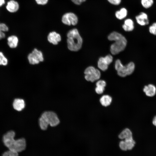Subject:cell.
Listing matches in <instances>:
<instances>
[{
    "label": "cell",
    "instance_id": "cell-1",
    "mask_svg": "<svg viewBox=\"0 0 156 156\" xmlns=\"http://www.w3.org/2000/svg\"><path fill=\"white\" fill-rule=\"evenodd\" d=\"M15 135L14 132L12 131L7 132L3 137V143L9 150L18 153L22 152L26 148V140L24 138L15 140Z\"/></svg>",
    "mask_w": 156,
    "mask_h": 156
},
{
    "label": "cell",
    "instance_id": "cell-2",
    "mask_svg": "<svg viewBox=\"0 0 156 156\" xmlns=\"http://www.w3.org/2000/svg\"><path fill=\"white\" fill-rule=\"evenodd\" d=\"M108 39L115 42L110 47V51L113 55H116L123 51L127 44L126 38L120 34L116 31L111 33L108 36Z\"/></svg>",
    "mask_w": 156,
    "mask_h": 156
},
{
    "label": "cell",
    "instance_id": "cell-3",
    "mask_svg": "<svg viewBox=\"0 0 156 156\" xmlns=\"http://www.w3.org/2000/svg\"><path fill=\"white\" fill-rule=\"evenodd\" d=\"M39 122L40 127L42 130L47 129L49 125L51 127H55L60 122L57 114L51 111L43 112L40 118Z\"/></svg>",
    "mask_w": 156,
    "mask_h": 156
},
{
    "label": "cell",
    "instance_id": "cell-4",
    "mask_svg": "<svg viewBox=\"0 0 156 156\" xmlns=\"http://www.w3.org/2000/svg\"><path fill=\"white\" fill-rule=\"evenodd\" d=\"M67 42L68 49L72 51H77L81 48L83 40L78 30L73 29L70 30L67 35Z\"/></svg>",
    "mask_w": 156,
    "mask_h": 156
},
{
    "label": "cell",
    "instance_id": "cell-5",
    "mask_svg": "<svg viewBox=\"0 0 156 156\" xmlns=\"http://www.w3.org/2000/svg\"><path fill=\"white\" fill-rule=\"evenodd\" d=\"M115 68L118 75L122 77L131 74L133 72L135 65L132 62H130L127 65L124 66L119 60H117L115 63Z\"/></svg>",
    "mask_w": 156,
    "mask_h": 156
},
{
    "label": "cell",
    "instance_id": "cell-6",
    "mask_svg": "<svg viewBox=\"0 0 156 156\" xmlns=\"http://www.w3.org/2000/svg\"><path fill=\"white\" fill-rule=\"evenodd\" d=\"M84 73L85 79L91 82L99 80L101 77L99 70L92 66L87 67L84 71Z\"/></svg>",
    "mask_w": 156,
    "mask_h": 156
},
{
    "label": "cell",
    "instance_id": "cell-7",
    "mask_svg": "<svg viewBox=\"0 0 156 156\" xmlns=\"http://www.w3.org/2000/svg\"><path fill=\"white\" fill-rule=\"evenodd\" d=\"M27 58L29 63L33 65L38 64L44 60L42 53L36 48L28 55Z\"/></svg>",
    "mask_w": 156,
    "mask_h": 156
},
{
    "label": "cell",
    "instance_id": "cell-8",
    "mask_svg": "<svg viewBox=\"0 0 156 156\" xmlns=\"http://www.w3.org/2000/svg\"><path fill=\"white\" fill-rule=\"evenodd\" d=\"M77 16L72 12H68L64 14L62 18V23L66 25H75L78 22Z\"/></svg>",
    "mask_w": 156,
    "mask_h": 156
},
{
    "label": "cell",
    "instance_id": "cell-9",
    "mask_svg": "<svg viewBox=\"0 0 156 156\" xmlns=\"http://www.w3.org/2000/svg\"><path fill=\"white\" fill-rule=\"evenodd\" d=\"M113 57L110 55H106L104 57H100L98 62L99 68L103 71L106 70L108 66L112 62Z\"/></svg>",
    "mask_w": 156,
    "mask_h": 156
},
{
    "label": "cell",
    "instance_id": "cell-10",
    "mask_svg": "<svg viewBox=\"0 0 156 156\" xmlns=\"http://www.w3.org/2000/svg\"><path fill=\"white\" fill-rule=\"evenodd\" d=\"M137 23L142 26L147 25L149 23L148 16L146 13L141 12L135 17Z\"/></svg>",
    "mask_w": 156,
    "mask_h": 156
},
{
    "label": "cell",
    "instance_id": "cell-11",
    "mask_svg": "<svg viewBox=\"0 0 156 156\" xmlns=\"http://www.w3.org/2000/svg\"><path fill=\"white\" fill-rule=\"evenodd\" d=\"M135 143L133 139L123 140L120 142L119 146L123 151L131 150L134 147Z\"/></svg>",
    "mask_w": 156,
    "mask_h": 156
},
{
    "label": "cell",
    "instance_id": "cell-12",
    "mask_svg": "<svg viewBox=\"0 0 156 156\" xmlns=\"http://www.w3.org/2000/svg\"><path fill=\"white\" fill-rule=\"evenodd\" d=\"M48 41L54 45H57L61 40V36L60 34L55 31L50 32L47 36Z\"/></svg>",
    "mask_w": 156,
    "mask_h": 156
},
{
    "label": "cell",
    "instance_id": "cell-13",
    "mask_svg": "<svg viewBox=\"0 0 156 156\" xmlns=\"http://www.w3.org/2000/svg\"><path fill=\"white\" fill-rule=\"evenodd\" d=\"M6 8L9 12L14 13L18 10L19 5L16 1L14 0H10L7 2Z\"/></svg>",
    "mask_w": 156,
    "mask_h": 156
},
{
    "label": "cell",
    "instance_id": "cell-14",
    "mask_svg": "<svg viewBox=\"0 0 156 156\" xmlns=\"http://www.w3.org/2000/svg\"><path fill=\"white\" fill-rule=\"evenodd\" d=\"M143 91L147 96L153 97L156 94V88L153 85L149 84L144 86Z\"/></svg>",
    "mask_w": 156,
    "mask_h": 156
},
{
    "label": "cell",
    "instance_id": "cell-15",
    "mask_svg": "<svg viewBox=\"0 0 156 156\" xmlns=\"http://www.w3.org/2000/svg\"><path fill=\"white\" fill-rule=\"evenodd\" d=\"M118 137L120 139L122 140L133 139L132 132L128 128L124 129L119 134Z\"/></svg>",
    "mask_w": 156,
    "mask_h": 156
},
{
    "label": "cell",
    "instance_id": "cell-16",
    "mask_svg": "<svg viewBox=\"0 0 156 156\" xmlns=\"http://www.w3.org/2000/svg\"><path fill=\"white\" fill-rule=\"evenodd\" d=\"M14 108L16 111H20L25 107V103L24 101L22 99H15L13 103Z\"/></svg>",
    "mask_w": 156,
    "mask_h": 156
},
{
    "label": "cell",
    "instance_id": "cell-17",
    "mask_svg": "<svg viewBox=\"0 0 156 156\" xmlns=\"http://www.w3.org/2000/svg\"><path fill=\"white\" fill-rule=\"evenodd\" d=\"M122 27L125 31H133L134 28L133 21L129 18L126 19L122 26Z\"/></svg>",
    "mask_w": 156,
    "mask_h": 156
},
{
    "label": "cell",
    "instance_id": "cell-18",
    "mask_svg": "<svg viewBox=\"0 0 156 156\" xmlns=\"http://www.w3.org/2000/svg\"><path fill=\"white\" fill-rule=\"evenodd\" d=\"M96 87L95 88L96 92L98 94L103 93L106 86L105 81L103 80H99L96 83Z\"/></svg>",
    "mask_w": 156,
    "mask_h": 156
},
{
    "label": "cell",
    "instance_id": "cell-19",
    "mask_svg": "<svg viewBox=\"0 0 156 156\" xmlns=\"http://www.w3.org/2000/svg\"><path fill=\"white\" fill-rule=\"evenodd\" d=\"M7 40L8 44L10 48L13 49L17 47L18 39L16 36L15 35L10 36L8 38Z\"/></svg>",
    "mask_w": 156,
    "mask_h": 156
},
{
    "label": "cell",
    "instance_id": "cell-20",
    "mask_svg": "<svg viewBox=\"0 0 156 156\" xmlns=\"http://www.w3.org/2000/svg\"><path fill=\"white\" fill-rule=\"evenodd\" d=\"M112 97L107 94L103 95L100 99V102L101 104L105 107L109 106L112 103Z\"/></svg>",
    "mask_w": 156,
    "mask_h": 156
},
{
    "label": "cell",
    "instance_id": "cell-21",
    "mask_svg": "<svg viewBox=\"0 0 156 156\" xmlns=\"http://www.w3.org/2000/svg\"><path fill=\"white\" fill-rule=\"evenodd\" d=\"M128 11L127 9L123 8L119 10L116 11L115 15L116 18L119 20L125 18L127 16Z\"/></svg>",
    "mask_w": 156,
    "mask_h": 156
},
{
    "label": "cell",
    "instance_id": "cell-22",
    "mask_svg": "<svg viewBox=\"0 0 156 156\" xmlns=\"http://www.w3.org/2000/svg\"><path fill=\"white\" fill-rule=\"evenodd\" d=\"M140 3L142 7L145 9H148L153 5L154 0H141Z\"/></svg>",
    "mask_w": 156,
    "mask_h": 156
},
{
    "label": "cell",
    "instance_id": "cell-23",
    "mask_svg": "<svg viewBox=\"0 0 156 156\" xmlns=\"http://www.w3.org/2000/svg\"><path fill=\"white\" fill-rule=\"evenodd\" d=\"M8 63V61L7 58L5 56L3 53L0 51V65L5 66Z\"/></svg>",
    "mask_w": 156,
    "mask_h": 156
},
{
    "label": "cell",
    "instance_id": "cell-24",
    "mask_svg": "<svg viewBox=\"0 0 156 156\" xmlns=\"http://www.w3.org/2000/svg\"><path fill=\"white\" fill-rule=\"evenodd\" d=\"M18 153L9 150L4 152L2 156H18Z\"/></svg>",
    "mask_w": 156,
    "mask_h": 156
},
{
    "label": "cell",
    "instance_id": "cell-25",
    "mask_svg": "<svg viewBox=\"0 0 156 156\" xmlns=\"http://www.w3.org/2000/svg\"><path fill=\"white\" fill-rule=\"evenodd\" d=\"M149 31L151 34L156 35V22L153 23L149 27Z\"/></svg>",
    "mask_w": 156,
    "mask_h": 156
},
{
    "label": "cell",
    "instance_id": "cell-26",
    "mask_svg": "<svg viewBox=\"0 0 156 156\" xmlns=\"http://www.w3.org/2000/svg\"><path fill=\"white\" fill-rule=\"evenodd\" d=\"M107 1L111 4L118 5L120 3L121 0H107Z\"/></svg>",
    "mask_w": 156,
    "mask_h": 156
},
{
    "label": "cell",
    "instance_id": "cell-27",
    "mask_svg": "<svg viewBox=\"0 0 156 156\" xmlns=\"http://www.w3.org/2000/svg\"><path fill=\"white\" fill-rule=\"evenodd\" d=\"M1 27L2 30L3 32H7L9 30L8 27L4 23H1Z\"/></svg>",
    "mask_w": 156,
    "mask_h": 156
},
{
    "label": "cell",
    "instance_id": "cell-28",
    "mask_svg": "<svg viewBox=\"0 0 156 156\" xmlns=\"http://www.w3.org/2000/svg\"><path fill=\"white\" fill-rule=\"evenodd\" d=\"M37 3L39 5H44L48 2V0H35Z\"/></svg>",
    "mask_w": 156,
    "mask_h": 156
},
{
    "label": "cell",
    "instance_id": "cell-29",
    "mask_svg": "<svg viewBox=\"0 0 156 156\" xmlns=\"http://www.w3.org/2000/svg\"><path fill=\"white\" fill-rule=\"evenodd\" d=\"M5 34L4 32L2 31L1 27V23H0V40L4 38Z\"/></svg>",
    "mask_w": 156,
    "mask_h": 156
},
{
    "label": "cell",
    "instance_id": "cell-30",
    "mask_svg": "<svg viewBox=\"0 0 156 156\" xmlns=\"http://www.w3.org/2000/svg\"><path fill=\"white\" fill-rule=\"evenodd\" d=\"M75 4L77 5L81 4L83 2H85L86 0H71Z\"/></svg>",
    "mask_w": 156,
    "mask_h": 156
},
{
    "label": "cell",
    "instance_id": "cell-31",
    "mask_svg": "<svg viewBox=\"0 0 156 156\" xmlns=\"http://www.w3.org/2000/svg\"><path fill=\"white\" fill-rule=\"evenodd\" d=\"M152 123L153 125L156 127V116L153 118Z\"/></svg>",
    "mask_w": 156,
    "mask_h": 156
},
{
    "label": "cell",
    "instance_id": "cell-32",
    "mask_svg": "<svg viewBox=\"0 0 156 156\" xmlns=\"http://www.w3.org/2000/svg\"><path fill=\"white\" fill-rule=\"evenodd\" d=\"M5 3V0H0V7L3 5Z\"/></svg>",
    "mask_w": 156,
    "mask_h": 156
}]
</instances>
